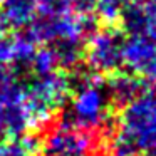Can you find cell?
Instances as JSON below:
<instances>
[{
    "label": "cell",
    "mask_w": 156,
    "mask_h": 156,
    "mask_svg": "<svg viewBox=\"0 0 156 156\" xmlns=\"http://www.w3.org/2000/svg\"><path fill=\"white\" fill-rule=\"evenodd\" d=\"M119 20L129 35L143 34L156 41V0L128 4Z\"/></svg>",
    "instance_id": "9"
},
{
    "label": "cell",
    "mask_w": 156,
    "mask_h": 156,
    "mask_svg": "<svg viewBox=\"0 0 156 156\" xmlns=\"http://www.w3.org/2000/svg\"><path fill=\"white\" fill-rule=\"evenodd\" d=\"M29 69H30L32 76H45V74L59 71V66H57V61H55L52 49L49 45L37 49L30 64H29Z\"/></svg>",
    "instance_id": "13"
},
{
    "label": "cell",
    "mask_w": 156,
    "mask_h": 156,
    "mask_svg": "<svg viewBox=\"0 0 156 156\" xmlns=\"http://www.w3.org/2000/svg\"><path fill=\"white\" fill-rule=\"evenodd\" d=\"M96 7V0H71V10L76 14L89 15Z\"/></svg>",
    "instance_id": "17"
},
{
    "label": "cell",
    "mask_w": 156,
    "mask_h": 156,
    "mask_svg": "<svg viewBox=\"0 0 156 156\" xmlns=\"http://www.w3.org/2000/svg\"><path fill=\"white\" fill-rule=\"evenodd\" d=\"M106 91H108L111 104L124 108L144 89H143V81L134 74L118 71L109 76V81L106 82Z\"/></svg>",
    "instance_id": "10"
},
{
    "label": "cell",
    "mask_w": 156,
    "mask_h": 156,
    "mask_svg": "<svg viewBox=\"0 0 156 156\" xmlns=\"http://www.w3.org/2000/svg\"><path fill=\"white\" fill-rule=\"evenodd\" d=\"M34 126L24 101V87L19 94L0 102V134L7 138H20Z\"/></svg>",
    "instance_id": "7"
},
{
    "label": "cell",
    "mask_w": 156,
    "mask_h": 156,
    "mask_svg": "<svg viewBox=\"0 0 156 156\" xmlns=\"http://www.w3.org/2000/svg\"><path fill=\"white\" fill-rule=\"evenodd\" d=\"M7 24H5V20H4V17H2V14H0V37L5 34V30H7Z\"/></svg>",
    "instance_id": "19"
},
{
    "label": "cell",
    "mask_w": 156,
    "mask_h": 156,
    "mask_svg": "<svg viewBox=\"0 0 156 156\" xmlns=\"http://www.w3.org/2000/svg\"><path fill=\"white\" fill-rule=\"evenodd\" d=\"M94 20L91 15H82L76 12H64L57 15H41L35 17L29 25L27 34L37 44H59V42H82L92 34Z\"/></svg>",
    "instance_id": "4"
},
{
    "label": "cell",
    "mask_w": 156,
    "mask_h": 156,
    "mask_svg": "<svg viewBox=\"0 0 156 156\" xmlns=\"http://www.w3.org/2000/svg\"><path fill=\"white\" fill-rule=\"evenodd\" d=\"M124 37L112 27L92 30L84 44V61L92 74L111 76L122 66Z\"/></svg>",
    "instance_id": "5"
},
{
    "label": "cell",
    "mask_w": 156,
    "mask_h": 156,
    "mask_svg": "<svg viewBox=\"0 0 156 156\" xmlns=\"http://www.w3.org/2000/svg\"><path fill=\"white\" fill-rule=\"evenodd\" d=\"M22 87L27 111L34 126H37L49 121L62 108L71 94L72 82L66 74L55 71L45 76H32L30 81L22 84Z\"/></svg>",
    "instance_id": "3"
},
{
    "label": "cell",
    "mask_w": 156,
    "mask_h": 156,
    "mask_svg": "<svg viewBox=\"0 0 156 156\" xmlns=\"http://www.w3.org/2000/svg\"><path fill=\"white\" fill-rule=\"evenodd\" d=\"M37 10L41 15H57L71 10V0H37Z\"/></svg>",
    "instance_id": "16"
},
{
    "label": "cell",
    "mask_w": 156,
    "mask_h": 156,
    "mask_svg": "<svg viewBox=\"0 0 156 156\" xmlns=\"http://www.w3.org/2000/svg\"><path fill=\"white\" fill-rule=\"evenodd\" d=\"M114 156H136L156 149V91H143L122 108L109 139Z\"/></svg>",
    "instance_id": "1"
},
{
    "label": "cell",
    "mask_w": 156,
    "mask_h": 156,
    "mask_svg": "<svg viewBox=\"0 0 156 156\" xmlns=\"http://www.w3.org/2000/svg\"><path fill=\"white\" fill-rule=\"evenodd\" d=\"M94 141L89 131L61 122L45 134L39 146V156H91Z\"/></svg>",
    "instance_id": "6"
},
{
    "label": "cell",
    "mask_w": 156,
    "mask_h": 156,
    "mask_svg": "<svg viewBox=\"0 0 156 156\" xmlns=\"http://www.w3.org/2000/svg\"><path fill=\"white\" fill-rule=\"evenodd\" d=\"M156 62V41L143 34H131L124 39L122 64L134 74H144Z\"/></svg>",
    "instance_id": "8"
},
{
    "label": "cell",
    "mask_w": 156,
    "mask_h": 156,
    "mask_svg": "<svg viewBox=\"0 0 156 156\" xmlns=\"http://www.w3.org/2000/svg\"><path fill=\"white\" fill-rule=\"evenodd\" d=\"M143 76H144L146 81H148L149 84H151L153 91H156V62H154V64H153L151 67H149V69H148V71H146Z\"/></svg>",
    "instance_id": "18"
},
{
    "label": "cell",
    "mask_w": 156,
    "mask_h": 156,
    "mask_svg": "<svg viewBox=\"0 0 156 156\" xmlns=\"http://www.w3.org/2000/svg\"><path fill=\"white\" fill-rule=\"evenodd\" d=\"M0 156H34L22 138H7L0 141Z\"/></svg>",
    "instance_id": "15"
},
{
    "label": "cell",
    "mask_w": 156,
    "mask_h": 156,
    "mask_svg": "<svg viewBox=\"0 0 156 156\" xmlns=\"http://www.w3.org/2000/svg\"><path fill=\"white\" fill-rule=\"evenodd\" d=\"M12 49V64H17L19 67H29L35 51H37V42L25 32L17 34L10 39Z\"/></svg>",
    "instance_id": "12"
},
{
    "label": "cell",
    "mask_w": 156,
    "mask_h": 156,
    "mask_svg": "<svg viewBox=\"0 0 156 156\" xmlns=\"http://www.w3.org/2000/svg\"><path fill=\"white\" fill-rule=\"evenodd\" d=\"M128 4L129 0H96L94 10L98 12L99 19H102L106 24L111 25L121 19Z\"/></svg>",
    "instance_id": "14"
},
{
    "label": "cell",
    "mask_w": 156,
    "mask_h": 156,
    "mask_svg": "<svg viewBox=\"0 0 156 156\" xmlns=\"http://www.w3.org/2000/svg\"><path fill=\"white\" fill-rule=\"evenodd\" d=\"M141 2H146V0H129V4H141Z\"/></svg>",
    "instance_id": "20"
},
{
    "label": "cell",
    "mask_w": 156,
    "mask_h": 156,
    "mask_svg": "<svg viewBox=\"0 0 156 156\" xmlns=\"http://www.w3.org/2000/svg\"><path fill=\"white\" fill-rule=\"evenodd\" d=\"M37 0H2L0 14L7 27L24 29L37 17Z\"/></svg>",
    "instance_id": "11"
},
{
    "label": "cell",
    "mask_w": 156,
    "mask_h": 156,
    "mask_svg": "<svg viewBox=\"0 0 156 156\" xmlns=\"http://www.w3.org/2000/svg\"><path fill=\"white\" fill-rule=\"evenodd\" d=\"M77 76L74 81V92H71L69 118L71 124L84 131H94L108 122L111 101L106 84L96 77L98 74L76 69Z\"/></svg>",
    "instance_id": "2"
}]
</instances>
